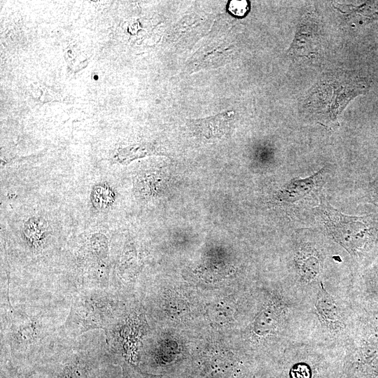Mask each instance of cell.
<instances>
[{
    "label": "cell",
    "instance_id": "52a82bcc",
    "mask_svg": "<svg viewBox=\"0 0 378 378\" xmlns=\"http://www.w3.org/2000/svg\"><path fill=\"white\" fill-rule=\"evenodd\" d=\"M316 308L320 317L327 325L337 328L342 324L339 307L323 286L318 295Z\"/></svg>",
    "mask_w": 378,
    "mask_h": 378
},
{
    "label": "cell",
    "instance_id": "9c48e42d",
    "mask_svg": "<svg viewBox=\"0 0 378 378\" xmlns=\"http://www.w3.org/2000/svg\"><path fill=\"white\" fill-rule=\"evenodd\" d=\"M320 268V260L314 253H307V256L301 260V274L307 281L314 279L319 273Z\"/></svg>",
    "mask_w": 378,
    "mask_h": 378
},
{
    "label": "cell",
    "instance_id": "5bb4252c",
    "mask_svg": "<svg viewBox=\"0 0 378 378\" xmlns=\"http://www.w3.org/2000/svg\"><path fill=\"white\" fill-rule=\"evenodd\" d=\"M377 374H378V370H377Z\"/></svg>",
    "mask_w": 378,
    "mask_h": 378
},
{
    "label": "cell",
    "instance_id": "3957f363",
    "mask_svg": "<svg viewBox=\"0 0 378 378\" xmlns=\"http://www.w3.org/2000/svg\"><path fill=\"white\" fill-rule=\"evenodd\" d=\"M120 298L111 290L80 291L70 300L69 312L59 333L76 338L96 330L106 332L124 312Z\"/></svg>",
    "mask_w": 378,
    "mask_h": 378
},
{
    "label": "cell",
    "instance_id": "5b68a950",
    "mask_svg": "<svg viewBox=\"0 0 378 378\" xmlns=\"http://www.w3.org/2000/svg\"><path fill=\"white\" fill-rule=\"evenodd\" d=\"M234 116V111H227L214 116L188 120L187 125L195 138L204 142H211L229 136Z\"/></svg>",
    "mask_w": 378,
    "mask_h": 378
},
{
    "label": "cell",
    "instance_id": "277c9868",
    "mask_svg": "<svg viewBox=\"0 0 378 378\" xmlns=\"http://www.w3.org/2000/svg\"><path fill=\"white\" fill-rule=\"evenodd\" d=\"M316 211L330 234L351 253L366 250L377 240L378 224L370 216L343 215L325 200H322Z\"/></svg>",
    "mask_w": 378,
    "mask_h": 378
},
{
    "label": "cell",
    "instance_id": "ba28073f",
    "mask_svg": "<svg viewBox=\"0 0 378 378\" xmlns=\"http://www.w3.org/2000/svg\"><path fill=\"white\" fill-rule=\"evenodd\" d=\"M280 312L274 305L263 309L255 318L254 331L260 335L273 333L279 327Z\"/></svg>",
    "mask_w": 378,
    "mask_h": 378
},
{
    "label": "cell",
    "instance_id": "8fae6325",
    "mask_svg": "<svg viewBox=\"0 0 378 378\" xmlns=\"http://www.w3.org/2000/svg\"><path fill=\"white\" fill-rule=\"evenodd\" d=\"M113 192L108 188L99 186L94 188L92 201L95 206L104 208L113 202Z\"/></svg>",
    "mask_w": 378,
    "mask_h": 378
},
{
    "label": "cell",
    "instance_id": "4fadbf2b",
    "mask_svg": "<svg viewBox=\"0 0 378 378\" xmlns=\"http://www.w3.org/2000/svg\"><path fill=\"white\" fill-rule=\"evenodd\" d=\"M370 197L372 202L378 206V181L372 186L370 190Z\"/></svg>",
    "mask_w": 378,
    "mask_h": 378
},
{
    "label": "cell",
    "instance_id": "6da1fadb",
    "mask_svg": "<svg viewBox=\"0 0 378 378\" xmlns=\"http://www.w3.org/2000/svg\"><path fill=\"white\" fill-rule=\"evenodd\" d=\"M70 301L53 296L11 299L1 292V360L29 378L57 336Z\"/></svg>",
    "mask_w": 378,
    "mask_h": 378
},
{
    "label": "cell",
    "instance_id": "7a4b0ae2",
    "mask_svg": "<svg viewBox=\"0 0 378 378\" xmlns=\"http://www.w3.org/2000/svg\"><path fill=\"white\" fill-rule=\"evenodd\" d=\"M104 330L71 338L59 332L29 378H118Z\"/></svg>",
    "mask_w": 378,
    "mask_h": 378
},
{
    "label": "cell",
    "instance_id": "7c38bea8",
    "mask_svg": "<svg viewBox=\"0 0 378 378\" xmlns=\"http://www.w3.org/2000/svg\"><path fill=\"white\" fill-rule=\"evenodd\" d=\"M228 10L232 15L237 17H242L248 10V4L245 0H232L229 3Z\"/></svg>",
    "mask_w": 378,
    "mask_h": 378
},
{
    "label": "cell",
    "instance_id": "30bf717a",
    "mask_svg": "<svg viewBox=\"0 0 378 378\" xmlns=\"http://www.w3.org/2000/svg\"><path fill=\"white\" fill-rule=\"evenodd\" d=\"M153 148L145 146H132L122 149L119 153V159L122 163H128L130 161L144 157L153 153Z\"/></svg>",
    "mask_w": 378,
    "mask_h": 378
},
{
    "label": "cell",
    "instance_id": "8992f818",
    "mask_svg": "<svg viewBox=\"0 0 378 378\" xmlns=\"http://www.w3.org/2000/svg\"><path fill=\"white\" fill-rule=\"evenodd\" d=\"M319 171L305 179H292L279 192V198L286 202H294L308 194L314 187L318 186L321 174Z\"/></svg>",
    "mask_w": 378,
    "mask_h": 378
}]
</instances>
